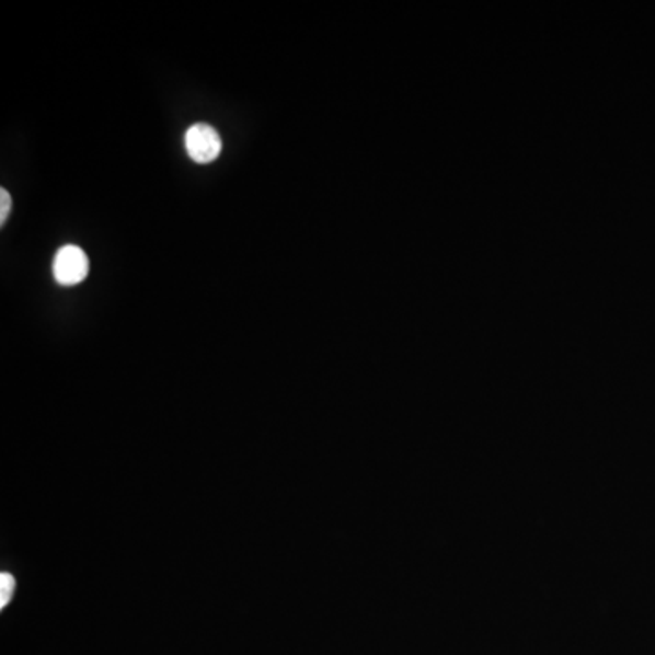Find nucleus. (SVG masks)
<instances>
[{
	"label": "nucleus",
	"instance_id": "nucleus-1",
	"mask_svg": "<svg viewBox=\"0 0 655 655\" xmlns=\"http://www.w3.org/2000/svg\"><path fill=\"white\" fill-rule=\"evenodd\" d=\"M90 274V261L84 250L73 244L60 248L54 258V277L59 285H81Z\"/></svg>",
	"mask_w": 655,
	"mask_h": 655
},
{
	"label": "nucleus",
	"instance_id": "nucleus-2",
	"mask_svg": "<svg viewBox=\"0 0 655 655\" xmlns=\"http://www.w3.org/2000/svg\"><path fill=\"white\" fill-rule=\"evenodd\" d=\"M184 145H186L188 156L199 164L216 161L217 157L220 156V150H222V140H220L217 129L205 123L194 124L186 131Z\"/></svg>",
	"mask_w": 655,
	"mask_h": 655
},
{
	"label": "nucleus",
	"instance_id": "nucleus-3",
	"mask_svg": "<svg viewBox=\"0 0 655 655\" xmlns=\"http://www.w3.org/2000/svg\"><path fill=\"white\" fill-rule=\"evenodd\" d=\"M13 590H15L13 575L2 572V575H0V608H5V605L11 601Z\"/></svg>",
	"mask_w": 655,
	"mask_h": 655
},
{
	"label": "nucleus",
	"instance_id": "nucleus-4",
	"mask_svg": "<svg viewBox=\"0 0 655 655\" xmlns=\"http://www.w3.org/2000/svg\"><path fill=\"white\" fill-rule=\"evenodd\" d=\"M11 197L4 188L0 189V225H4L5 219L10 216Z\"/></svg>",
	"mask_w": 655,
	"mask_h": 655
}]
</instances>
